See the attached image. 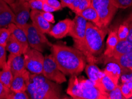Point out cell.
<instances>
[{
	"label": "cell",
	"mask_w": 132,
	"mask_h": 99,
	"mask_svg": "<svg viewBox=\"0 0 132 99\" xmlns=\"http://www.w3.org/2000/svg\"><path fill=\"white\" fill-rule=\"evenodd\" d=\"M51 48L58 67L65 75H77L85 69L87 62L80 50L62 44H52Z\"/></svg>",
	"instance_id": "1"
},
{
	"label": "cell",
	"mask_w": 132,
	"mask_h": 99,
	"mask_svg": "<svg viewBox=\"0 0 132 99\" xmlns=\"http://www.w3.org/2000/svg\"><path fill=\"white\" fill-rule=\"evenodd\" d=\"M108 31V28H100L88 21L84 40L80 43L74 44V47L82 52L88 63L98 62V57L104 49V39Z\"/></svg>",
	"instance_id": "2"
},
{
	"label": "cell",
	"mask_w": 132,
	"mask_h": 99,
	"mask_svg": "<svg viewBox=\"0 0 132 99\" xmlns=\"http://www.w3.org/2000/svg\"><path fill=\"white\" fill-rule=\"evenodd\" d=\"M26 92L32 99H58L61 97L60 84L42 74L30 73Z\"/></svg>",
	"instance_id": "3"
},
{
	"label": "cell",
	"mask_w": 132,
	"mask_h": 99,
	"mask_svg": "<svg viewBox=\"0 0 132 99\" xmlns=\"http://www.w3.org/2000/svg\"><path fill=\"white\" fill-rule=\"evenodd\" d=\"M67 93L76 99H107V97L97 88L89 79L71 75L67 89Z\"/></svg>",
	"instance_id": "4"
},
{
	"label": "cell",
	"mask_w": 132,
	"mask_h": 99,
	"mask_svg": "<svg viewBox=\"0 0 132 99\" xmlns=\"http://www.w3.org/2000/svg\"><path fill=\"white\" fill-rule=\"evenodd\" d=\"M91 5L98 14L100 19L99 28H108L118 10L111 0H91Z\"/></svg>",
	"instance_id": "5"
},
{
	"label": "cell",
	"mask_w": 132,
	"mask_h": 99,
	"mask_svg": "<svg viewBox=\"0 0 132 99\" xmlns=\"http://www.w3.org/2000/svg\"><path fill=\"white\" fill-rule=\"evenodd\" d=\"M21 29L26 33L30 48L42 52L46 47H51L52 44L48 41L45 34L34 26L32 23H27Z\"/></svg>",
	"instance_id": "6"
},
{
	"label": "cell",
	"mask_w": 132,
	"mask_h": 99,
	"mask_svg": "<svg viewBox=\"0 0 132 99\" xmlns=\"http://www.w3.org/2000/svg\"><path fill=\"white\" fill-rule=\"evenodd\" d=\"M23 55L26 69L31 74H42L45 58L42 52L29 46Z\"/></svg>",
	"instance_id": "7"
},
{
	"label": "cell",
	"mask_w": 132,
	"mask_h": 99,
	"mask_svg": "<svg viewBox=\"0 0 132 99\" xmlns=\"http://www.w3.org/2000/svg\"><path fill=\"white\" fill-rule=\"evenodd\" d=\"M42 74L57 84H62L66 81L65 75L60 70L52 54L45 57Z\"/></svg>",
	"instance_id": "8"
},
{
	"label": "cell",
	"mask_w": 132,
	"mask_h": 99,
	"mask_svg": "<svg viewBox=\"0 0 132 99\" xmlns=\"http://www.w3.org/2000/svg\"><path fill=\"white\" fill-rule=\"evenodd\" d=\"M14 14V23L19 28H22L30 18V8L28 1L23 0H15L14 3L9 5Z\"/></svg>",
	"instance_id": "9"
},
{
	"label": "cell",
	"mask_w": 132,
	"mask_h": 99,
	"mask_svg": "<svg viewBox=\"0 0 132 99\" xmlns=\"http://www.w3.org/2000/svg\"><path fill=\"white\" fill-rule=\"evenodd\" d=\"M73 23L68 36L73 39L74 44L80 43L84 40L87 28V21L80 15H76L73 20Z\"/></svg>",
	"instance_id": "10"
},
{
	"label": "cell",
	"mask_w": 132,
	"mask_h": 99,
	"mask_svg": "<svg viewBox=\"0 0 132 99\" xmlns=\"http://www.w3.org/2000/svg\"><path fill=\"white\" fill-rule=\"evenodd\" d=\"M30 75V72L28 69H25L13 75V79L10 86L11 90L14 92H26Z\"/></svg>",
	"instance_id": "11"
},
{
	"label": "cell",
	"mask_w": 132,
	"mask_h": 99,
	"mask_svg": "<svg viewBox=\"0 0 132 99\" xmlns=\"http://www.w3.org/2000/svg\"><path fill=\"white\" fill-rule=\"evenodd\" d=\"M85 69L89 80L95 85L103 94L107 97L102 90L101 84V79L104 74V71L101 70L95 64L93 63L87 64L85 66Z\"/></svg>",
	"instance_id": "12"
},
{
	"label": "cell",
	"mask_w": 132,
	"mask_h": 99,
	"mask_svg": "<svg viewBox=\"0 0 132 99\" xmlns=\"http://www.w3.org/2000/svg\"><path fill=\"white\" fill-rule=\"evenodd\" d=\"M73 23V20L70 19H65L64 20L60 21L55 26L52 27L48 34L57 39H63L66 36H68L72 27Z\"/></svg>",
	"instance_id": "13"
},
{
	"label": "cell",
	"mask_w": 132,
	"mask_h": 99,
	"mask_svg": "<svg viewBox=\"0 0 132 99\" xmlns=\"http://www.w3.org/2000/svg\"><path fill=\"white\" fill-rule=\"evenodd\" d=\"M40 11L32 10L30 11V18L34 26L41 31L44 34L49 33L52 28L51 23L48 22L40 14Z\"/></svg>",
	"instance_id": "14"
},
{
	"label": "cell",
	"mask_w": 132,
	"mask_h": 99,
	"mask_svg": "<svg viewBox=\"0 0 132 99\" xmlns=\"http://www.w3.org/2000/svg\"><path fill=\"white\" fill-rule=\"evenodd\" d=\"M7 28L10 31L11 34H12L22 45L23 49V53H24L29 47V44L24 31L22 29L19 28L14 23L10 24Z\"/></svg>",
	"instance_id": "15"
},
{
	"label": "cell",
	"mask_w": 132,
	"mask_h": 99,
	"mask_svg": "<svg viewBox=\"0 0 132 99\" xmlns=\"http://www.w3.org/2000/svg\"><path fill=\"white\" fill-rule=\"evenodd\" d=\"M132 52V43L127 40H119L115 49L108 58H118L121 56Z\"/></svg>",
	"instance_id": "16"
},
{
	"label": "cell",
	"mask_w": 132,
	"mask_h": 99,
	"mask_svg": "<svg viewBox=\"0 0 132 99\" xmlns=\"http://www.w3.org/2000/svg\"><path fill=\"white\" fill-rule=\"evenodd\" d=\"M7 62L9 64L13 75L26 69L24 58H23L22 55H15L10 53Z\"/></svg>",
	"instance_id": "17"
},
{
	"label": "cell",
	"mask_w": 132,
	"mask_h": 99,
	"mask_svg": "<svg viewBox=\"0 0 132 99\" xmlns=\"http://www.w3.org/2000/svg\"><path fill=\"white\" fill-rule=\"evenodd\" d=\"M103 71L108 75L116 84L118 85V81L122 72V68L119 64L112 61L108 62L106 67Z\"/></svg>",
	"instance_id": "18"
},
{
	"label": "cell",
	"mask_w": 132,
	"mask_h": 99,
	"mask_svg": "<svg viewBox=\"0 0 132 99\" xmlns=\"http://www.w3.org/2000/svg\"><path fill=\"white\" fill-rule=\"evenodd\" d=\"M118 41H119V39H118L116 30H114L110 31L108 34L107 39H106V49L104 53L105 58L110 57L114 49H115Z\"/></svg>",
	"instance_id": "19"
},
{
	"label": "cell",
	"mask_w": 132,
	"mask_h": 99,
	"mask_svg": "<svg viewBox=\"0 0 132 99\" xmlns=\"http://www.w3.org/2000/svg\"><path fill=\"white\" fill-rule=\"evenodd\" d=\"M5 48L10 53L13 55H22L23 54V49L22 45L12 34H11L10 37Z\"/></svg>",
	"instance_id": "20"
},
{
	"label": "cell",
	"mask_w": 132,
	"mask_h": 99,
	"mask_svg": "<svg viewBox=\"0 0 132 99\" xmlns=\"http://www.w3.org/2000/svg\"><path fill=\"white\" fill-rule=\"evenodd\" d=\"M14 14L10 6H8L0 13V29L7 27L14 22Z\"/></svg>",
	"instance_id": "21"
},
{
	"label": "cell",
	"mask_w": 132,
	"mask_h": 99,
	"mask_svg": "<svg viewBox=\"0 0 132 99\" xmlns=\"http://www.w3.org/2000/svg\"><path fill=\"white\" fill-rule=\"evenodd\" d=\"M130 24L131 18L130 15H129V16L118 26L117 30H116L119 40H126L127 39L129 33L130 28Z\"/></svg>",
	"instance_id": "22"
},
{
	"label": "cell",
	"mask_w": 132,
	"mask_h": 99,
	"mask_svg": "<svg viewBox=\"0 0 132 99\" xmlns=\"http://www.w3.org/2000/svg\"><path fill=\"white\" fill-rule=\"evenodd\" d=\"M13 79V74L11 71L10 67L8 62L1 71H0V82L4 85L10 88Z\"/></svg>",
	"instance_id": "23"
},
{
	"label": "cell",
	"mask_w": 132,
	"mask_h": 99,
	"mask_svg": "<svg viewBox=\"0 0 132 99\" xmlns=\"http://www.w3.org/2000/svg\"><path fill=\"white\" fill-rule=\"evenodd\" d=\"M79 15L83 17L87 21H90V22L94 23V24H95L96 26L98 27L99 21H100L99 15L96 10L92 5H90V7H88L85 10H83Z\"/></svg>",
	"instance_id": "24"
},
{
	"label": "cell",
	"mask_w": 132,
	"mask_h": 99,
	"mask_svg": "<svg viewBox=\"0 0 132 99\" xmlns=\"http://www.w3.org/2000/svg\"><path fill=\"white\" fill-rule=\"evenodd\" d=\"M105 60L106 62L110 61L114 62L119 64L121 68H128L132 69V52L118 58H107Z\"/></svg>",
	"instance_id": "25"
},
{
	"label": "cell",
	"mask_w": 132,
	"mask_h": 99,
	"mask_svg": "<svg viewBox=\"0 0 132 99\" xmlns=\"http://www.w3.org/2000/svg\"><path fill=\"white\" fill-rule=\"evenodd\" d=\"M101 84L102 90L104 91V92L105 93L106 96H107V93L108 92L114 90V89L118 85L117 84H116L115 82H114L108 75H106L104 72L101 79Z\"/></svg>",
	"instance_id": "26"
},
{
	"label": "cell",
	"mask_w": 132,
	"mask_h": 99,
	"mask_svg": "<svg viewBox=\"0 0 132 99\" xmlns=\"http://www.w3.org/2000/svg\"><path fill=\"white\" fill-rule=\"evenodd\" d=\"M10 36V31L8 28L0 29V45L5 47Z\"/></svg>",
	"instance_id": "27"
},
{
	"label": "cell",
	"mask_w": 132,
	"mask_h": 99,
	"mask_svg": "<svg viewBox=\"0 0 132 99\" xmlns=\"http://www.w3.org/2000/svg\"><path fill=\"white\" fill-rule=\"evenodd\" d=\"M120 79L122 83H127L132 81V69L128 68H122Z\"/></svg>",
	"instance_id": "28"
},
{
	"label": "cell",
	"mask_w": 132,
	"mask_h": 99,
	"mask_svg": "<svg viewBox=\"0 0 132 99\" xmlns=\"http://www.w3.org/2000/svg\"><path fill=\"white\" fill-rule=\"evenodd\" d=\"M114 6L117 8L126 9L132 6V0H111Z\"/></svg>",
	"instance_id": "29"
},
{
	"label": "cell",
	"mask_w": 132,
	"mask_h": 99,
	"mask_svg": "<svg viewBox=\"0 0 132 99\" xmlns=\"http://www.w3.org/2000/svg\"><path fill=\"white\" fill-rule=\"evenodd\" d=\"M108 99H125L122 94L120 85H118L114 90L107 93Z\"/></svg>",
	"instance_id": "30"
},
{
	"label": "cell",
	"mask_w": 132,
	"mask_h": 99,
	"mask_svg": "<svg viewBox=\"0 0 132 99\" xmlns=\"http://www.w3.org/2000/svg\"><path fill=\"white\" fill-rule=\"evenodd\" d=\"M12 90L0 82V99H9Z\"/></svg>",
	"instance_id": "31"
},
{
	"label": "cell",
	"mask_w": 132,
	"mask_h": 99,
	"mask_svg": "<svg viewBox=\"0 0 132 99\" xmlns=\"http://www.w3.org/2000/svg\"><path fill=\"white\" fill-rule=\"evenodd\" d=\"M122 94L123 95L125 99H130L132 96V90L130 88L127 83H122L120 85Z\"/></svg>",
	"instance_id": "32"
},
{
	"label": "cell",
	"mask_w": 132,
	"mask_h": 99,
	"mask_svg": "<svg viewBox=\"0 0 132 99\" xmlns=\"http://www.w3.org/2000/svg\"><path fill=\"white\" fill-rule=\"evenodd\" d=\"M29 96L26 92H11L10 94L9 99H29Z\"/></svg>",
	"instance_id": "33"
},
{
	"label": "cell",
	"mask_w": 132,
	"mask_h": 99,
	"mask_svg": "<svg viewBox=\"0 0 132 99\" xmlns=\"http://www.w3.org/2000/svg\"><path fill=\"white\" fill-rule=\"evenodd\" d=\"M29 5L32 10L42 11L44 1L42 0H29L28 1Z\"/></svg>",
	"instance_id": "34"
},
{
	"label": "cell",
	"mask_w": 132,
	"mask_h": 99,
	"mask_svg": "<svg viewBox=\"0 0 132 99\" xmlns=\"http://www.w3.org/2000/svg\"><path fill=\"white\" fill-rule=\"evenodd\" d=\"M91 5V0H81L78 7L75 11V14L79 15L82 12L83 10Z\"/></svg>",
	"instance_id": "35"
},
{
	"label": "cell",
	"mask_w": 132,
	"mask_h": 99,
	"mask_svg": "<svg viewBox=\"0 0 132 99\" xmlns=\"http://www.w3.org/2000/svg\"><path fill=\"white\" fill-rule=\"evenodd\" d=\"M6 48L0 45V69H2L7 63Z\"/></svg>",
	"instance_id": "36"
},
{
	"label": "cell",
	"mask_w": 132,
	"mask_h": 99,
	"mask_svg": "<svg viewBox=\"0 0 132 99\" xmlns=\"http://www.w3.org/2000/svg\"><path fill=\"white\" fill-rule=\"evenodd\" d=\"M40 14L42 15V17L45 19V20L48 21L50 23H55V19H54V16L52 13L46 12V11H40Z\"/></svg>",
	"instance_id": "37"
},
{
	"label": "cell",
	"mask_w": 132,
	"mask_h": 99,
	"mask_svg": "<svg viewBox=\"0 0 132 99\" xmlns=\"http://www.w3.org/2000/svg\"><path fill=\"white\" fill-rule=\"evenodd\" d=\"M44 1L46 2V3L48 4L51 5L52 7H54V8L57 9V11L63 8L61 3L59 1H58V0H45Z\"/></svg>",
	"instance_id": "38"
},
{
	"label": "cell",
	"mask_w": 132,
	"mask_h": 99,
	"mask_svg": "<svg viewBox=\"0 0 132 99\" xmlns=\"http://www.w3.org/2000/svg\"><path fill=\"white\" fill-rule=\"evenodd\" d=\"M42 11H46V12L52 13V12H54V11H57V10L54 8V7L51 6V5L46 3V2L44 1L43 7H42Z\"/></svg>",
	"instance_id": "39"
},
{
	"label": "cell",
	"mask_w": 132,
	"mask_h": 99,
	"mask_svg": "<svg viewBox=\"0 0 132 99\" xmlns=\"http://www.w3.org/2000/svg\"><path fill=\"white\" fill-rule=\"evenodd\" d=\"M80 1L81 0H71V5L70 7V9H71V10L75 12L76 10L77 9V8L78 7Z\"/></svg>",
	"instance_id": "40"
},
{
	"label": "cell",
	"mask_w": 132,
	"mask_h": 99,
	"mask_svg": "<svg viewBox=\"0 0 132 99\" xmlns=\"http://www.w3.org/2000/svg\"><path fill=\"white\" fill-rule=\"evenodd\" d=\"M60 3L61 4V5L63 8H65V7H68L69 8L70 7L71 5V0H60Z\"/></svg>",
	"instance_id": "41"
},
{
	"label": "cell",
	"mask_w": 132,
	"mask_h": 99,
	"mask_svg": "<svg viewBox=\"0 0 132 99\" xmlns=\"http://www.w3.org/2000/svg\"><path fill=\"white\" fill-rule=\"evenodd\" d=\"M129 15H130V18H131V24H130V28L129 35H128L127 39H126V40L132 43V12Z\"/></svg>",
	"instance_id": "42"
},
{
	"label": "cell",
	"mask_w": 132,
	"mask_h": 99,
	"mask_svg": "<svg viewBox=\"0 0 132 99\" xmlns=\"http://www.w3.org/2000/svg\"><path fill=\"white\" fill-rule=\"evenodd\" d=\"M8 6L7 4L3 0H0V13Z\"/></svg>",
	"instance_id": "43"
},
{
	"label": "cell",
	"mask_w": 132,
	"mask_h": 99,
	"mask_svg": "<svg viewBox=\"0 0 132 99\" xmlns=\"http://www.w3.org/2000/svg\"><path fill=\"white\" fill-rule=\"evenodd\" d=\"M3 1L5 2V3H6L7 4L10 5L12 3H14V2L15 1V0H3Z\"/></svg>",
	"instance_id": "44"
},
{
	"label": "cell",
	"mask_w": 132,
	"mask_h": 99,
	"mask_svg": "<svg viewBox=\"0 0 132 99\" xmlns=\"http://www.w3.org/2000/svg\"><path fill=\"white\" fill-rule=\"evenodd\" d=\"M127 84H128V85H129L130 88L131 90H132V81H131V82H129V83H127Z\"/></svg>",
	"instance_id": "45"
},
{
	"label": "cell",
	"mask_w": 132,
	"mask_h": 99,
	"mask_svg": "<svg viewBox=\"0 0 132 99\" xmlns=\"http://www.w3.org/2000/svg\"><path fill=\"white\" fill-rule=\"evenodd\" d=\"M130 99H132V96L131 97H130Z\"/></svg>",
	"instance_id": "46"
},
{
	"label": "cell",
	"mask_w": 132,
	"mask_h": 99,
	"mask_svg": "<svg viewBox=\"0 0 132 99\" xmlns=\"http://www.w3.org/2000/svg\"><path fill=\"white\" fill-rule=\"evenodd\" d=\"M23 1H27V0H23Z\"/></svg>",
	"instance_id": "47"
},
{
	"label": "cell",
	"mask_w": 132,
	"mask_h": 99,
	"mask_svg": "<svg viewBox=\"0 0 132 99\" xmlns=\"http://www.w3.org/2000/svg\"><path fill=\"white\" fill-rule=\"evenodd\" d=\"M27 1H29V0H27Z\"/></svg>",
	"instance_id": "48"
},
{
	"label": "cell",
	"mask_w": 132,
	"mask_h": 99,
	"mask_svg": "<svg viewBox=\"0 0 132 99\" xmlns=\"http://www.w3.org/2000/svg\"><path fill=\"white\" fill-rule=\"evenodd\" d=\"M42 1H45V0H42Z\"/></svg>",
	"instance_id": "49"
}]
</instances>
